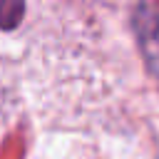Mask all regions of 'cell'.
Returning <instances> with one entry per match:
<instances>
[{
	"label": "cell",
	"instance_id": "1",
	"mask_svg": "<svg viewBox=\"0 0 159 159\" xmlns=\"http://www.w3.org/2000/svg\"><path fill=\"white\" fill-rule=\"evenodd\" d=\"M134 35L149 72L159 80V5L144 2L134 10Z\"/></svg>",
	"mask_w": 159,
	"mask_h": 159
},
{
	"label": "cell",
	"instance_id": "2",
	"mask_svg": "<svg viewBox=\"0 0 159 159\" xmlns=\"http://www.w3.org/2000/svg\"><path fill=\"white\" fill-rule=\"evenodd\" d=\"M22 10V0H0V25H7L15 20Z\"/></svg>",
	"mask_w": 159,
	"mask_h": 159
}]
</instances>
